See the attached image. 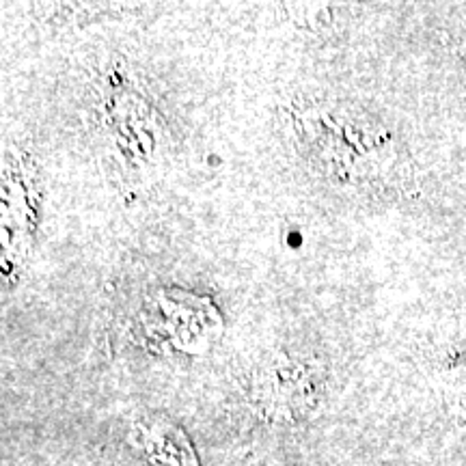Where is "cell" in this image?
<instances>
[{"label":"cell","instance_id":"cell-1","mask_svg":"<svg viewBox=\"0 0 466 466\" xmlns=\"http://www.w3.org/2000/svg\"><path fill=\"white\" fill-rule=\"evenodd\" d=\"M294 127L307 160L339 184L376 175L384 138L370 121L339 104H318L294 113Z\"/></svg>","mask_w":466,"mask_h":466}]
</instances>
